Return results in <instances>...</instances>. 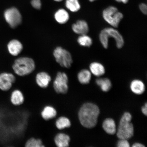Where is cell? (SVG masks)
Wrapping results in <instances>:
<instances>
[{
    "mask_svg": "<svg viewBox=\"0 0 147 147\" xmlns=\"http://www.w3.org/2000/svg\"><path fill=\"white\" fill-rule=\"evenodd\" d=\"M100 113V109L96 105L91 102L84 104L78 112V118L80 124L86 128L95 127L97 124Z\"/></svg>",
    "mask_w": 147,
    "mask_h": 147,
    "instance_id": "obj_1",
    "label": "cell"
},
{
    "mask_svg": "<svg viewBox=\"0 0 147 147\" xmlns=\"http://www.w3.org/2000/svg\"><path fill=\"white\" fill-rule=\"evenodd\" d=\"M131 119L132 115L128 112L124 113L121 117L116 132L119 139L128 140L133 136L134 127L131 122Z\"/></svg>",
    "mask_w": 147,
    "mask_h": 147,
    "instance_id": "obj_2",
    "label": "cell"
},
{
    "mask_svg": "<svg viewBox=\"0 0 147 147\" xmlns=\"http://www.w3.org/2000/svg\"><path fill=\"white\" fill-rule=\"evenodd\" d=\"M110 37L115 40L116 45L118 49L122 48L123 47L124 41L122 35L114 28L108 27L103 29L99 35L100 41L104 48H108Z\"/></svg>",
    "mask_w": 147,
    "mask_h": 147,
    "instance_id": "obj_3",
    "label": "cell"
},
{
    "mask_svg": "<svg viewBox=\"0 0 147 147\" xmlns=\"http://www.w3.org/2000/svg\"><path fill=\"white\" fill-rule=\"evenodd\" d=\"M34 60L28 57H21L15 61L12 69L18 76H24L30 74L35 69Z\"/></svg>",
    "mask_w": 147,
    "mask_h": 147,
    "instance_id": "obj_4",
    "label": "cell"
},
{
    "mask_svg": "<svg viewBox=\"0 0 147 147\" xmlns=\"http://www.w3.org/2000/svg\"><path fill=\"white\" fill-rule=\"evenodd\" d=\"M102 16L107 23L116 28L119 26L121 20L123 18L122 13L119 11L115 7L110 6L103 11Z\"/></svg>",
    "mask_w": 147,
    "mask_h": 147,
    "instance_id": "obj_5",
    "label": "cell"
},
{
    "mask_svg": "<svg viewBox=\"0 0 147 147\" xmlns=\"http://www.w3.org/2000/svg\"><path fill=\"white\" fill-rule=\"evenodd\" d=\"M53 55L57 63L62 67L67 69L71 67L73 59L68 51L61 47H57L53 51Z\"/></svg>",
    "mask_w": 147,
    "mask_h": 147,
    "instance_id": "obj_6",
    "label": "cell"
},
{
    "mask_svg": "<svg viewBox=\"0 0 147 147\" xmlns=\"http://www.w3.org/2000/svg\"><path fill=\"white\" fill-rule=\"evenodd\" d=\"M5 21L12 28H16L22 23V18L21 13L14 7L5 10L3 14Z\"/></svg>",
    "mask_w": 147,
    "mask_h": 147,
    "instance_id": "obj_7",
    "label": "cell"
},
{
    "mask_svg": "<svg viewBox=\"0 0 147 147\" xmlns=\"http://www.w3.org/2000/svg\"><path fill=\"white\" fill-rule=\"evenodd\" d=\"M69 79L65 73L59 71L57 73L53 82V88L55 92L58 94H65L69 90Z\"/></svg>",
    "mask_w": 147,
    "mask_h": 147,
    "instance_id": "obj_8",
    "label": "cell"
},
{
    "mask_svg": "<svg viewBox=\"0 0 147 147\" xmlns=\"http://www.w3.org/2000/svg\"><path fill=\"white\" fill-rule=\"evenodd\" d=\"M16 80V77L11 73L5 72L0 74V90L4 91H8Z\"/></svg>",
    "mask_w": 147,
    "mask_h": 147,
    "instance_id": "obj_9",
    "label": "cell"
},
{
    "mask_svg": "<svg viewBox=\"0 0 147 147\" xmlns=\"http://www.w3.org/2000/svg\"><path fill=\"white\" fill-rule=\"evenodd\" d=\"M7 47L9 53L14 56L19 55L23 49L22 44L16 39L11 40L7 45Z\"/></svg>",
    "mask_w": 147,
    "mask_h": 147,
    "instance_id": "obj_10",
    "label": "cell"
},
{
    "mask_svg": "<svg viewBox=\"0 0 147 147\" xmlns=\"http://www.w3.org/2000/svg\"><path fill=\"white\" fill-rule=\"evenodd\" d=\"M72 29L76 34L80 35L87 34L89 31V27L87 22L84 20H80L72 25Z\"/></svg>",
    "mask_w": 147,
    "mask_h": 147,
    "instance_id": "obj_11",
    "label": "cell"
},
{
    "mask_svg": "<svg viewBox=\"0 0 147 147\" xmlns=\"http://www.w3.org/2000/svg\"><path fill=\"white\" fill-rule=\"evenodd\" d=\"M36 80L37 84L39 87L46 88L48 87L51 82V78L48 73L42 71L37 74Z\"/></svg>",
    "mask_w": 147,
    "mask_h": 147,
    "instance_id": "obj_12",
    "label": "cell"
},
{
    "mask_svg": "<svg viewBox=\"0 0 147 147\" xmlns=\"http://www.w3.org/2000/svg\"><path fill=\"white\" fill-rule=\"evenodd\" d=\"M71 139L69 136L63 133H59L55 136V144L58 147H67L69 146Z\"/></svg>",
    "mask_w": 147,
    "mask_h": 147,
    "instance_id": "obj_13",
    "label": "cell"
},
{
    "mask_svg": "<svg viewBox=\"0 0 147 147\" xmlns=\"http://www.w3.org/2000/svg\"><path fill=\"white\" fill-rule=\"evenodd\" d=\"M102 127L104 131L109 135H114L117 132V127L114 120L111 118L105 119L102 124Z\"/></svg>",
    "mask_w": 147,
    "mask_h": 147,
    "instance_id": "obj_14",
    "label": "cell"
},
{
    "mask_svg": "<svg viewBox=\"0 0 147 147\" xmlns=\"http://www.w3.org/2000/svg\"><path fill=\"white\" fill-rule=\"evenodd\" d=\"M130 88L132 92L137 95L142 94L146 89L144 83L138 80L132 81L130 84Z\"/></svg>",
    "mask_w": 147,
    "mask_h": 147,
    "instance_id": "obj_15",
    "label": "cell"
},
{
    "mask_svg": "<svg viewBox=\"0 0 147 147\" xmlns=\"http://www.w3.org/2000/svg\"><path fill=\"white\" fill-rule=\"evenodd\" d=\"M90 71L92 74L95 76L100 77L105 73V69L103 65L98 62H93L89 66Z\"/></svg>",
    "mask_w": 147,
    "mask_h": 147,
    "instance_id": "obj_16",
    "label": "cell"
},
{
    "mask_svg": "<svg viewBox=\"0 0 147 147\" xmlns=\"http://www.w3.org/2000/svg\"><path fill=\"white\" fill-rule=\"evenodd\" d=\"M54 18L58 23L63 24L69 21V16L68 12L65 9H60L55 13Z\"/></svg>",
    "mask_w": 147,
    "mask_h": 147,
    "instance_id": "obj_17",
    "label": "cell"
},
{
    "mask_svg": "<svg viewBox=\"0 0 147 147\" xmlns=\"http://www.w3.org/2000/svg\"><path fill=\"white\" fill-rule=\"evenodd\" d=\"M57 115V112L56 110L52 106H45L41 113L42 118L46 121L55 118Z\"/></svg>",
    "mask_w": 147,
    "mask_h": 147,
    "instance_id": "obj_18",
    "label": "cell"
},
{
    "mask_svg": "<svg viewBox=\"0 0 147 147\" xmlns=\"http://www.w3.org/2000/svg\"><path fill=\"white\" fill-rule=\"evenodd\" d=\"M10 99L12 103L16 106L21 105L24 101V97L23 93L18 90H16L12 92Z\"/></svg>",
    "mask_w": 147,
    "mask_h": 147,
    "instance_id": "obj_19",
    "label": "cell"
},
{
    "mask_svg": "<svg viewBox=\"0 0 147 147\" xmlns=\"http://www.w3.org/2000/svg\"><path fill=\"white\" fill-rule=\"evenodd\" d=\"M91 76L92 74L90 71L87 69H83L78 73V78L81 84H86L89 83Z\"/></svg>",
    "mask_w": 147,
    "mask_h": 147,
    "instance_id": "obj_20",
    "label": "cell"
},
{
    "mask_svg": "<svg viewBox=\"0 0 147 147\" xmlns=\"http://www.w3.org/2000/svg\"><path fill=\"white\" fill-rule=\"evenodd\" d=\"M96 83L104 92L109 91L112 87V83L109 79L106 78H99L96 80Z\"/></svg>",
    "mask_w": 147,
    "mask_h": 147,
    "instance_id": "obj_21",
    "label": "cell"
},
{
    "mask_svg": "<svg viewBox=\"0 0 147 147\" xmlns=\"http://www.w3.org/2000/svg\"><path fill=\"white\" fill-rule=\"evenodd\" d=\"M57 128L59 130H62L69 128L71 126L70 121L65 117H61L57 119L55 123Z\"/></svg>",
    "mask_w": 147,
    "mask_h": 147,
    "instance_id": "obj_22",
    "label": "cell"
},
{
    "mask_svg": "<svg viewBox=\"0 0 147 147\" xmlns=\"http://www.w3.org/2000/svg\"><path fill=\"white\" fill-rule=\"evenodd\" d=\"M65 5L71 12H76L80 9V5L78 0H66Z\"/></svg>",
    "mask_w": 147,
    "mask_h": 147,
    "instance_id": "obj_23",
    "label": "cell"
},
{
    "mask_svg": "<svg viewBox=\"0 0 147 147\" xmlns=\"http://www.w3.org/2000/svg\"><path fill=\"white\" fill-rule=\"evenodd\" d=\"M78 42L82 47H90L92 44V40L90 37L87 34H83L78 37Z\"/></svg>",
    "mask_w": 147,
    "mask_h": 147,
    "instance_id": "obj_24",
    "label": "cell"
},
{
    "mask_svg": "<svg viewBox=\"0 0 147 147\" xmlns=\"http://www.w3.org/2000/svg\"><path fill=\"white\" fill-rule=\"evenodd\" d=\"M26 147H45L42 141L39 139L31 138L28 140L25 143Z\"/></svg>",
    "mask_w": 147,
    "mask_h": 147,
    "instance_id": "obj_25",
    "label": "cell"
},
{
    "mask_svg": "<svg viewBox=\"0 0 147 147\" xmlns=\"http://www.w3.org/2000/svg\"><path fill=\"white\" fill-rule=\"evenodd\" d=\"M117 146L118 147H129V142L128 140L125 139H119L117 143Z\"/></svg>",
    "mask_w": 147,
    "mask_h": 147,
    "instance_id": "obj_26",
    "label": "cell"
},
{
    "mask_svg": "<svg viewBox=\"0 0 147 147\" xmlns=\"http://www.w3.org/2000/svg\"><path fill=\"white\" fill-rule=\"evenodd\" d=\"M31 4L32 6L37 10H40L42 7V3L41 0H32Z\"/></svg>",
    "mask_w": 147,
    "mask_h": 147,
    "instance_id": "obj_27",
    "label": "cell"
},
{
    "mask_svg": "<svg viewBox=\"0 0 147 147\" xmlns=\"http://www.w3.org/2000/svg\"><path fill=\"white\" fill-rule=\"evenodd\" d=\"M139 9L143 14L145 15L147 14V7L146 5L144 3H141L139 5Z\"/></svg>",
    "mask_w": 147,
    "mask_h": 147,
    "instance_id": "obj_28",
    "label": "cell"
},
{
    "mask_svg": "<svg viewBox=\"0 0 147 147\" xmlns=\"http://www.w3.org/2000/svg\"><path fill=\"white\" fill-rule=\"evenodd\" d=\"M141 111H142L143 115L146 116L147 115V104L146 103L144 106H143L141 108Z\"/></svg>",
    "mask_w": 147,
    "mask_h": 147,
    "instance_id": "obj_29",
    "label": "cell"
},
{
    "mask_svg": "<svg viewBox=\"0 0 147 147\" xmlns=\"http://www.w3.org/2000/svg\"><path fill=\"white\" fill-rule=\"evenodd\" d=\"M133 147H145L144 145L139 143H134L132 146Z\"/></svg>",
    "mask_w": 147,
    "mask_h": 147,
    "instance_id": "obj_30",
    "label": "cell"
},
{
    "mask_svg": "<svg viewBox=\"0 0 147 147\" xmlns=\"http://www.w3.org/2000/svg\"><path fill=\"white\" fill-rule=\"evenodd\" d=\"M118 2L122 3H127L129 0H115Z\"/></svg>",
    "mask_w": 147,
    "mask_h": 147,
    "instance_id": "obj_31",
    "label": "cell"
},
{
    "mask_svg": "<svg viewBox=\"0 0 147 147\" xmlns=\"http://www.w3.org/2000/svg\"><path fill=\"white\" fill-rule=\"evenodd\" d=\"M54 1L56 2H60L63 1V0H54Z\"/></svg>",
    "mask_w": 147,
    "mask_h": 147,
    "instance_id": "obj_32",
    "label": "cell"
},
{
    "mask_svg": "<svg viewBox=\"0 0 147 147\" xmlns=\"http://www.w3.org/2000/svg\"><path fill=\"white\" fill-rule=\"evenodd\" d=\"M89 1L91 2H93L94 1H96V0H89Z\"/></svg>",
    "mask_w": 147,
    "mask_h": 147,
    "instance_id": "obj_33",
    "label": "cell"
}]
</instances>
